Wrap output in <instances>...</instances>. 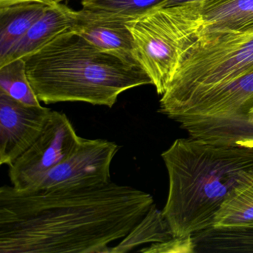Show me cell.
Instances as JSON below:
<instances>
[{
  "label": "cell",
  "instance_id": "obj_9",
  "mask_svg": "<svg viewBox=\"0 0 253 253\" xmlns=\"http://www.w3.org/2000/svg\"><path fill=\"white\" fill-rule=\"evenodd\" d=\"M51 109L29 106L0 91V164L10 166L38 138Z\"/></svg>",
  "mask_w": 253,
  "mask_h": 253
},
{
  "label": "cell",
  "instance_id": "obj_8",
  "mask_svg": "<svg viewBox=\"0 0 253 253\" xmlns=\"http://www.w3.org/2000/svg\"><path fill=\"white\" fill-rule=\"evenodd\" d=\"M119 149L115 142L82 137L76 149L32 190L83 189L106 184L111 181V164Z\"/></svg>",
  "mask_w": 253,
  "mask_h": 253
},
{
  "label": "cell",
  "instance_id": "obj_16",
  "mask_svg": "<svg viewBox=\"0 0 253 253\" xmlns=\"http://www.w3.org/2000/svg\"><path fill=\"white\" fill-rule=\"evenodd\" d=\"M172 237L171 228L163 211L153 204L129 233L119 244L111 247L109 253H128L143 244L165 242Z\"/></svg>",
  "mask_w": 253,
  "mask_h": 253
},
{
  "label": "cell",
  "instance_id": "obj_22",
  "mask_svg": "<svg viewBox=\"0 0 253 253\" xmlns=\"http://www.w3.org/2000/svg\"><path fill=\"white\" fill-rule=\"evenodd\" d=\"M63 1H64V0H53V2H54V3H61Z\"/></svg>",
  "mask_w": 253,
  "mask_h": 253
},
{
  "label": "cell",
  "instance_id": "obj_17",
  "mask_svg": "<svg viewBox=\"0 0 253 253\" xmlns=\"http://www.w3.org/2000/svg\"><path fill=\"white\" fill-rule=\"evenodd\" d=\"M0 91L23 104L41 105L28 79L23 59L0 66Z\"/></svg>",
  "mask_w": 253,
  "mask_h": 253
},
{
  "label": "cell",
  "instance_id": "obj_18",
  "mask_svg": "<svg viewBox=\"0 0 253 253\" xmlns=\"http://www.w3.org/2000/svg\"><path fill=\"white\" fill-rule=\"evenodd\" d=\"M166 0H82L83 8L120 17L125 21L132 20L161 7Z\"/></svg>",
  "mask_w": 253,
  "mask_h": 253
},
{
  "label": "cell",
  "instance_id": "obj_15",
  "mask_svg": "<svg viewBox=\"0 0 253 253\" xmlns=\"http://www.w3.org/2000/svg\"><path fill=\"white\" fill-rule=\"evenodd\" d=\"M253 226V171L229 194L214 216L212 226Z\"/></svg>",
  "mask_w": 253,
  "mask_h": 253
},
{
  "label": "cell",
  "instance_id": "obj_2",
  "mask_svg": "<svg viewBox=\"0 0 253 253\" xmlns=\"http://www.w3.org/2000/svg\"><path fill=\"white\" fill-rule=\"evenodd\" d=\"M169 177L162 210L173 237L212 226L216 213L232 190L253 171V147L177 139L161 155Z\"/></svg>",
  "mask_w": 253,
  "mask_h": 253
},
{
  "label": "cell",
  "instance_id": "obj_5",
  "mask_svg": "<svg viewBox=\"0 0 253 253\" xmlns=\"http://www.w3.org/2000/svg\"><path fill=\"white\" fill-rule=\"evenodd\" d=\"M133 39V56L162 95L183 54L204 27L201 1L158 7L126 23Z\"/></svg>",
  "mask_w": 253,
  "mask_h": 253
},
{
  "label": "cell",
  "instance_id": "obj_7",
  "mask_svg": "<svg viewBox=\"0 0 253 253\" xmlns=\"http://www.w3.org/2000/svg\"><path fill=\"white\" fill-rule=\"evenodd\" d=\"M81 139L66 114L51 110L36 141L9 166L11 186L20 191L35 189L45 174L76 149Z\"/></svg>",
  "mask_w": 253,
  "mask_h": 253
},
{
  "label": "cell",
  "instance_id": "obj_19",
  "mask_svg": "<svg viewBox=\"0 0 253 253\" xmlns=\"http://www.w3.org/2000/svg\"><path fill=\"white\" fill-rule=\"evenodd\" d=\"M139 252L146 253H195L193 236L172 237L165 242L152 244Z\"/></svg>",
  "mask_w": 253,
  "mask_h": 253
},
{
  "label": "cell",
  "instance_id": "obj_12",
  "mask_svg": "<svg viewBox=\"0 0 253 253\" xmlns=\"http://www.w3.org/2000/svg\"><path fill=\"white\" fill-rule=\"evenodd\" d=\"M207 29L241 30L253 27V0H201Z\"/></svg>",
  "mask_w": 253,
  "mask_h": 253
},
{
  "label": "cell",
  "instance_id": "obj_14",
  "mask_svg": "<svg viewBox=\"0 0 253 253\" xmlns=\"http://www.w3.org/2000/svg\"><path fill=\"white\" fill-rule=\"evenodd\" d=\"M48 6L24 3L0 8V58L43 15Z\"/></svg>",
  "mask_w": 253,
  "mask_h": 253
},
{
  "label": "cell",
  "instance_id": "obj_4",
  "mask_svg": "<svg viewBox=\"0 0 253 253\" xmlns=\"http://www.w3.org/2000/svg\"><path fill=\"white\" fill-rule=\"evenodd\" d=\"M252 72L253 27L235 31L203 27L161 95L158 111L166 115L186 100Z\"/></svg>",
  "mask_w": 253,
  "mask_h": 253
},
{
  "label": "cell",
  "instance_id": "obj_21",
  "mask_svg": "<svg viewBox=\"0 0 253 253\" xmlns=\"http://www.w3.org/2000/svg\"><path fill=\"white\" fill-rule=\"evenodd\" d=\"M201 0H166L161 7L174 6V5H182L189 2H199Z\"/></svg>",
  "mask_w": 253,
  "mask_h": 253
},
{
  "label": "cell",
  "instance_id": "obj_13",
  "mask_svg": "<svg viewBox=\"0 0 253 253\" xmlns=\"http://www.w3.org/2000/svg\"><path fill=\"white\" fill-rule=\"evenodd\" d=\"M195 253H253V226L208 229L192 235Z\"/></svg>",
  "mask_w": 253,
  "mask_h": 253
},
{
  "label": "cell",
  "instance_id": "obj_11",
  "mask_svg": "<svg viewBox=\"0 0 253 253\" xmlns=\"http://www.w3.org/2000/svg\"><path fill=\"white\" fill-rule=\"evenodd\" d=\"M75 10L62 3L49 5L43 15L11 47L0 66L24 58L48 43L60 34L71 29L75 23Z\"/></svg>",
  "mask_w": 253,
  "mask_h": 253
},
{
  "label": "cell",
  "instance_id": "obj_10",
  "mask_svg": "<svg viewBox=\"0 0 253 253\" xmlns=\"http://www.w3.org/2000/svg\"><path fill=\"white\" fill-rule=\"evenodd\" d=\"M126 23L120 17L82 8L75 10V23L71 30L100 51L136 61L132 36Z\"/></svg>",
  "mask_w": 253,
  "mask_h": 253
},
{
  "label": "cell",
  "instance_id": "obj_6",
  "mask_svg": "<svg viewBox=\"0 0 253 253\" xmlns=\"http://www.w3.org/2000/svg\"><path fill=\"white\" fill-rule=\"evenodd\" d=\"M166 116L192 138L218 146L253 147V72L186 100Z\"/></svg>",
  "mask_w": 253,
  "mask_h": 253
},
{
  "label": "cell",
  "instance_id": "obj_3",
  "mask_svg": "<svg viewBox=\"0 0 253 253\" xmlns=\"http://www.w3.org/2000/svg\"><path fill=\"white\" fill-rule=\"evenodd\" d=\"M23 59L29 83L45 104L112 108L124 91L152 84L137 62L100 51L71 29Z\"/></svg>",
  "mask_w": 253,
  "mask_h": 253
},
{
  "label": "cell",
  "instance_id": "obj_20",
  "mask_svg": "<svg viewBox=\"0 0 253 253\" xmlns=\"http://www.w3.org/2000/svg\"><path fill=\"white\" fill-rule=\"evenodd\" d=\"M24 3H41L47 5L55 4L53 2V0H0V8Z\"/></svg>",
  "mask_w": 253,
  "mask_h": 253
},
{
  "label": "cell",
  "instance_id": "obj_1",
  "mask_svg": "<svg viewBox=\"0 0 253 253\" xmlns=\"http://www.w3.org/2000/svg\"><path fill=\"white\" fill-rule=\"evenodd\" d=\"M154 204L112 182L83 189L0 188V253H109Z\"/></svg>",
  "mask_w": 253,
  "mask_h": 253
}]
</instances>
